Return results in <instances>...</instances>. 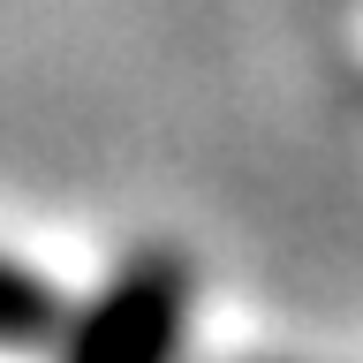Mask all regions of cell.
Masks as SVG:
<instances>
[{
    "label": "cell",
    "mask_w": 363,
    "mask_h": 363,
    "mask_svg": "<svg viewBox=\"0 0 363 363\" xmlns=\"http://www.w3.org/2000/svg\"><path fill=\"white\" fill-rule=\"evenodd\" d=\"M189 333V265L144 250L113 272L61 340V363H174Z\"/></svg>",
    "instance_id": "obj_1"
},
{
    "label": "cell",
    "mask_w": 363,
    "mask_h": 363,
    "mask_svg": "<svg viewBox=\"0 0 363 363\" xmlns=\"http://www.w3.org/2000/svg\"><path fill=\"white\" fill-rule=\"evenodd\" d=\"M53 325H61V295L45 288L30 265L0 257V356H16V348H38Z\"/></svg>",
    "instance_id": "obj_2"
}]
</instances>
